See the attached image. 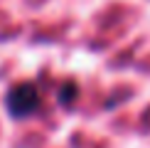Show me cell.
I'll use <instances>...</instances> for the list:
<instances>
[{
    "instance_id": "cell-1",
    "label": "cell",
    "mask_w": 150,
    "mask_h": 148,
    "mask_svg": "<svg viewBox=\"0 0 150 148\" xmlns=\"http://www.w3.org/2000/svg\"><path fill=\"white\" fill-rule=\"evenodd\" d=\"M42 104V94L37 89V84L32 82H20L15 86H10L5 94V109L15 121H22L27 116H32Z\"/></svg>"
},
{
    "instance_id": "cell-2",
    "label": "cell",
    "mask_w": 150,
    "mask_h": 148,
    "mask_svg": "<svg viewBox=\"0 0 150 148\" xmlns=\"http://www.w3.org/2000/svg\"><path fill=\"white\" fill-rule=\"evenodd\" d=\"M57 99H59V104H62L64 109L74 106V104H76V99H79V84H76V82H64V84L59 86Z\"/></svg>"
}]
</instances>
